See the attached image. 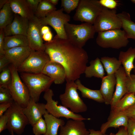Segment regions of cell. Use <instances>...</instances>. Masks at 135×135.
Listing matches in <instances>:
<instances>
[{"label": "cell", "mask_w": 135, "mask_h": 135, "mask_svg": "<svg viewBox=\"0 0 135 135\" xmlns=\"http://www.w3.org/2000/svg\"><path fill=\"white\" fill-rule=\"evenodd\" d=\"M44 51L49 56L50 60L60 64L64 68L66 82L75 81L84 73L88 56L82 48L56 35L51 41L44 43Z\"/></svg>", "instance_id": "6da1fadb"}, {"label": "cell", "mask_w": 135, "mask_h": 135, "mask_svg": "<svg viewBox=\"0 0 135 135\" xmlns=\"http://www.w3.org/2000/svg\"><path fill=\"white\" fill-rule=\"evenodd\" d=\"M20 76L28 88L30 97L36 102L39 101L41 93L49 89L54 82L51 78L42 73L22 72Z\"/></svg>", "instance_id": "7a4b0ae2"}, {"label": "cell", "mask_w": 135, "mask_h": 135, "mask_svg": "<svg viewBox=\"0 0 135 135\" xmlns=\"http://www.w3.org/2000/svg\"><path fill=\"white\" fill-rule=\"evenodd\" d=\"M64 28L67 39L82 48L88 40L94 38L96 32L93 25L86 22L79 24L68 22L65 25Z\"/></svg>", "instance_id": "3957f363"}, {"label": "cell", "mask_w": 135, "mask_h": 135, "mask_svg": "<svg viewBox=\"0 0 135 135\" xmlns=\"http://www.w3.org/2000/svg\"><path fill=\"white\" fill-rule=\"evenodd\" d=\"M9 66L12 80L8 88L14 102L22 108H25L28 106L30 98L29 90L19 76L17 68L11 64Z\"/></svg>", "instance_id": "277c9868"}, {"label": "cell", "mask_w": 135, "mask_h": 135, "mask_svg": "<svg viewBox=\"0 0 135 135\" xmlns=\"http://www.w3.org/2000/svg\"><path fill=\"white\" fill-rule=\"evenodd\" d=\"M98 33L96 42L100 46L104 48L118 49L126 46L129 40L123 30L116 29Z\"/></svg>", "instance_id": "5b68a950"}, {"label": "cell", "mask_w": 135, "mask_h": 135, "mask_svg": "<svg viewBox=\"0 0 135 135\" xmlns=\"http://www.w3.org/2000/svg\"><path fill=\"white\" fill-rule=\"evenodd\" d=\"M66 82L64 92L59 96L62 105L75 113L86 112L87 107L78 95L75 82Z\"/></svg>", "instance_id": "8992f818"}, {"label": "cell", "mask_w": 135, "mask_h": 135, "mask_svg": "<svg viewBox=\"0 0 135 135\" xmlns=\"http://www.w3.org/2000/svg\"><path fill=\"white\" fill-rule=\"evenodd\" d=\"M102 8L98 0H80L73 19L93 25Z\"/></svg>", "instance_id": "52a82bcc"}, {"label": "cell", "mask_w": 135, "mask_h": 135, "mask_svg": "<svg viewBox=\"0 0 135 135\" xmlns=\"http://www.w3.org/2000/svg\"><path fill=\"white\" fill-rule=\"evenodd\" d=\"M50 60L49 56L44 51L31 50L28 56L17 68V70L20 72L42 73L45 65Z\"/></svg>", "instance_id": "ba28073f"}, {"label": "cell", "mask_w": 135, "mask_h": 135, "mask_svg": "<svg viewBox=\"0 0 135 135\" xmlns=\"http://www.w3.org/2000/svg\"><path fill=\"white\" fill-rule=\"evenodd\" d=\"M54 94L52 90L49 89L44 92L43 98L46 101L45 108L50 114L58 118L63 117L67 119L75 120H89L90 118H86L80 114L72 112L62 105H58V101L52 98Z\"/></svg>", "instance_id": "9c48e42d"}, {"label": "cell", "mask_w": 135, "mask_h": 135, "mask_svg": "<svg viewBox=\"0 0 135 135\" xmlns=\"http://www.w3.org/2000/svg\"><path fill=\"white\" fill-rule=\"evenodd\" d=\"M93 26L96 32L122 28V23L116 10H110L102 7Z\"/></svg>", "instance_id": "30bf717a"}, {"label": "cell", "mask_w": 135, "mask_h": 135, "mask_svg": "<svg viewBox=\"0 0 135 135\" xmlns=\"http://www.w3.org/2000/svg\"><path fill=\"white\" fill-rule=\"evenodd\" d=\"M64 11L62 8L50 12L45 17L39 19L42 26L48 25L52 27L58 37L67 39L64 25L70 22V17L68 14L64 13Z\"/></svg>", "instance_id": "8fae6325"}, {"label": "cell", "mask_w": 135, "mask_h": 135, "mask_svg": "<svg viewBox=\"0 0 135 135\" xmlns=\"http://www.w3.org/2000/svg\"><path fill=\"white\" fill-rule=\"evenodd\" d=\"M10 111L7 125L11 134L14 132L20 135L24 132L26 126L29 124L28 120L22 110V108L14 102L10 107Z\"/></svg>", "instance_id": "7c38bea8"}, {"label": "cell", "mask_w": 135, "mask_h": 135, "mask_svg": "<svg viewBox=\"0 0 135 135\" xmlns=\"http://www.w3.org/2000/svg\"><path fill=\"white\" fill-rule=\"evenodd\" d=\"M42 26L40 19L35 16L29 20L26 37L28 46L31 50L44 51V43L40 31Z\"/></svg>", "instance_id": "4fadbf2b"}, {"label": "cell", "mask_w": 135, "mask_h": 135, "mask_svg": "<svg viewBox=\"0 0 135 135\" xmlns=\"http://www.w3.org/2000/svg\"><path fill=\"white\" fill-rule=\"evenodd\" d=\"M22 110L27 118L29 124L32 126L47 112L45 104L36 102L31 97L28 106L22 108Z\"/></svg>", "instance_id": "5bb4252c"}, {"label": "cell", "mask_w": 135, "mask_h": 135, "mask_svg": "<svg viewBox=\"0 0 135 135\" xmlns=\"http://www.w3.org/2000/svg\"><path fill=\"white\" fill-rule=\"evenodd\" d=\"M42 73L47 76L56 84L63 83L66 80V73L64 67L60 64L50 60L44 66Z\"/></svg>", "instance_id": "9a60e30c"}, {"label": "cell", "mask_w": 135, "mask_h": 135, "mask_svg": "<svg viewBox=\"0 0 135 135\" xmlns=\"http://www.w3.org/2000/svg\"><path fill=\"white\" fill-rule=\"evenodd\" d=\"M31 50L28 46L15 47L6 50L4 56L10 64L17 68L28 57Z\"/></svg>", "instance_id": "2e32d148"}, {"label": "cell", "mask_w": 135, "mask_h": 135, "mask_svg": "<svg viewBox=\"0 0 135 135\" xmlns=\"http://www.w3.org/2000/svg\"><path fill=\"white\" fill-rule=\"evenodd\" d=\"M115 74L116 88L110 104L111 109L127 93L126 80L127 76L123 67L121 66Z\"/></svg>", "instance_id": "e0dca14e"}, {"label": "cell", "mask_w": 135, "mask_h": 135, "mask_svg": "<svg viewBox=\"0 0 135 135\" xmlns=\"http://www.w3.org/2000/svg\"><path fill=\"white\" fill-rule=\"evenodd\" d=\"M29 20L14 14L12 22L4 29V36L15 35L27 36Z\"/></svg>", "instance_id": "ac0fdd59"}, {"label": "cell", "mask_w": 135, "mask_h": 135, "mask_svg": "<svg viewBox=\"0 0 135 135\" xmlns=\"http://www.w3.org/2000/svg\"><path fill=\"white\" fill-rule=\"evenodd\" d=\"M60 128L59 135H88L89 133L83 120L71 119Z\"/></svg>", "instance_id": "d6986e66"}, {"label": "cell", "mask_w": 135, "mask_h": 135, "mask_svg": "<svg viewBox=\"0 0 135 135\" xmlns=\"http://www.w3.org/2000/svg\"><path fill=\"white\" fill-rule=\"evenodd\" d=\"M100 90L103 97L104 102L110 104L113 97L114 88L116 84L115 74L104 76L102 78Z\"/></svg>", "instance_id": "ffe728a7"}, {"label": "cell", "mask_w": 135, "mask_h": 135, "mask_svg": "<svg viewBox=\"0 0 135 135\" xmlns=\"http://www.w3.org/2000/svg\"><path fill=\"white\" fill-rule=\"evenodd\" d=\"M8 2L14 14L29 20L35 16L26 0H9Z\"/></svg>", "instance_id": "44dd1931"}, {"label": "cell", "mask_w": 135, "mask_h": 135, "mask_svg": "<svg viewBox=\"0 0 135 135\" xmlns=\"http://www.w3.org/2000/svg\"><path fill=\"white\" fill-rule=\"evenodd\" d=\"M128 120V117L124 114L118 113L110 115L107 121L101 125L100 130L105 134L107 130L110 128H116L122 126L126 128Z\"/></svg>", "instance_id": "7402d4cb"}, {"label": "cell", "mask_w": 135, "mask_h": 135, "mask_svg": "<svg viewBox=\"0 0 135 135\" xmlns=\"http://www.w3.org/2000/svg\"><path fill=\"white\" fill-rule=\"evenodd\" d=\"M135 58V48L130 47L126 52L120 51L118 60L123 65L126 76L130 77V72L134 68V62Z\"/></svg>", "instance_id": "603a6c76"}, {"label": "cell", "mask_w": 135, "mask_h": 135, "mask_svg": "<svg viewBox=\"0 0 135 135\" xmlns=\"http://www.w3.org/2000/svg\"><path fill=\"white\" fill-rule=\"evenodd\" d=\"M46 125V131L44 135H58V129L65 124L64 120L58 118L47 112L44 115Z\"/></svg>", "instance_id": "cb8c5ba5"}, {"label": "cell", "mask_w": 135, "mask_h": 135, "mask_svg": "<svg viewBox=\"0 0 135 135\" xmlns=\"http://www.w3.org/2000/svg\"><path fill=\"white\" fill-rule=\"evenodd\" d=\"M90 63V65L86 67L84 71L86 77H94L102 79L104 76V69L100 59L97 57Z\"/></svg>", "instance_id": "d4e9b609"}, {"label": "cell", "mask_w": 135, "mask_h": 135, "mask_svg": "<svg viewBox=\"0 0 135 135\" xmlns=\"http://www.w3.org/2000/svg\"><path fill=\"white\" fill-rule=\"evenodd\" d=\"M117 15L122 21V28L128 38L135 40V23L131 20L130 14L123 11L117 14Z\"/></svg>", "instance_id": "484cf974"}, {"label": "cell", "mask_w": 135, "mask_h": 135, "mask_svg": "<svg viewBox=\"0 0 135 135\" xmlns=\"http://www.w3.org/2000/svg\"><path fill=\"white\" fill-rule=\"evenodd\" d=\"M77 89L81 92L82 97L92 99L99 103L104 102V100L100 90H92L84 86L78 79L75 82Z\"/></svg>", "instance_id": "4316f807"}, {"label": "cell", "mask_w": 135, "mask_h": 135, "mask_svg": "<svg viewBox=\"0 0 135 135\" xmlns=\"http://www.w3.org/2000/svg\"><path fill=\"white\" fill-rule=\"evenodd\" d=\"M135 103V93L126 94L111 110L110 115L123 111Z\"/></svg>", "instance_id": "83f0119b"}, {"label": "cell", "mask_w": 135, "mask_h": 135, "mask_svg": "<svg viewBox=\"0 0 135 135\" xmlns=\"http://www.w3.org/2000/svg\"><path fill=\"white\" fill-rule=\"evenodd\" d=\"M4 42L5 50L17 47L28 46L27 37L20 35L4 36Z\"/></svg>", "instance_id": "f1b7e54d"}, {"label": "cell", "mask_w": 135, "mask_h": 135, "mask_svg": "<svg viewBox=\"0 0 135 135\" xmlns=\"http://www.w3.org/2000/svg\"><path fill=\"white\" fill-rule=\"evenodd\" d=\"M100 60L107 75L115 74L121 66L118 60L114 57L103 56L101 58Z\"/></svg>", "instance_id": "f546056e"}, {"label": "cell", "mask_w": 135, "mask_h": 135, "mask_svg": "<svg viewBox=\"0 0 135 135\" xmlns=\"http://www.w3.org/2000/svg\"><path fill=\"white\" fill-rule=\"evenodd\" d=\"M14 15L8 1L0 9V29H4L11 24L14 20Z\"/></svg>", "instance_id": "4dcf8cb0"}, {"label": "cell", "mask_w": 135, "mask_h": 135, "mask_svg": "<svg viewBox=\"0 0 135 135\" xmlns=\"http://www.w3.org/2000/svg\"><path fill=\"white\" fill-rule=\"evenodd\" d=\"M56 10L55 6L52 4L48 0H41L34 16L39 19L42 18L50 12Z\"/></svg>", "instance_id": "1f68e13d"}, {"label": "cell", "mask_w": 135, "mask_h": 135, "mask_svg": "<svg viewBox=\"0 0 135 135\" xmlns=\"http://www.w3.org/2000/svg\"><path fill=\"white\" fill-rule=\"evenodd\" d=\"M12 80V74L9 66L0 72V87L8 88Z\"/></svg>", "instance_id": "d6a6232c"}, {"label": "cell", "mask_w": 135, "mask_h": 135, "mask_svg": "<svg viewBox=\"0 0 135 135\" xmlns=\"http://www.w3.org/2000/svg\"><path fill=\"white\" fill-rule=\"evenodd\" d=\"M32 126L33 132L34 135H44L46 132V123L42 117Z\"/></svg>", "instance_id": "836d02e7"}, {"label": "cell", "mask_w": 135, "mask_h": 135, "mask_svg": "<svg viewBox=\"0 0 135 135\" xmlns=\"http://www.w3.org/2000/svg\"><path fill=\"white\" fill-rule=\"evenodd\" d=\"M80 0H62L61 6L67 14L76 8Z\"/></svg>", "instance_id": "e575fe53"}, {"label": "cell", "mask_w": 135, "mask_h": 135, "mask_svg": "<svg viewBox=\"0 0 135 135\" xmlns=\"http://www.w3.org/2000/svg\"><path fill=\"white\" fill-rule=\"evenodd\" d=\"M14 102L8 88L0 87V104H12Z\"/></svg>", "instance_id": "d590c367"}, {"label": "cell", "mask_w": 135, "mask_h": 135, "mask_svg": "<svg viewBox=\"0 0 135 135\" xmlns=\"http://www.w3.org/2000/svg\"><path fill=\"white\" fill-rule=\"evenodd\" d=\"M10 107L4 114L0 117V133L7 128V125L8 121L10 111Z\"/></svg>", "instance_id": "8d00e7d4"}, {"label": "cell", "mask_w": 135, "mask_h": 135, "mask_svg": "<svg viewBox=\"0 0 135 135\" xmlns=\"http://www.w3.org/2000/svg\"><path fill=\"white\" fill-rule=\"evenodd\" d=\"M127 93H135V76L131 74L130 77H127L126 80Z\"/></svg>", "instance_id": "74e56055"}, {"label": "cell", "mask_w": 135, "mask_h": 135, "mask_svg": "<svg viewBox=\"0 0 135 135\" xmlns=\"http://www.w3.org/2000/svg\"><path fill=\"white\" fill-rule=\"evenodd\" d=\"M99 2L101 6L110 10H116L118 3L115 0H100Z\"/></svg>", "instance_id": "f35d334b"}, {"label": "cell", "mask_w": 135, "mask_h": 135, "mask_svg": "<svg viewBox=\"0 0 135 135\" xmlns=\"http://www.w3.org/2000/svg\"><path fill=\"white\" fill-rule=\"evenodd\" d=\"M126 129L128 135H135V117L128 118Z\"/></svg>", "instance_id": "ab89813d"}, {"label": "cell", "mask_w": 135, "mask_h": 135, "mask_svg": "<svg viewBox=\"0 0 135 135\" xmlns=\"http://www.w3.org/2000/svg\"><path fill=\"white\" fill-rule=\"evenodd\" d=\"M4 29H0V58L4 56L5 50L4 49Z\"/></svg>", "instance_id": "60d3db41"}, {"label": "cell", "mask_w": 135, "mask_h": 135, "mask_svg": "<svg viewBox=\"0 0 135 135\" xmlns=\"http://www.w3.org/2000/svg\"><path fill=\"white\" fill-rule=\"evenodd\" d=\"M118 113L126 115L128 118L135 117V103L124 111Z\"/></svg>", "instance_id": "b9f144b4"}, {"label": "cell", "mask_w": 135, "mask_h": 135, "mask_svg": "<svg viewBox=\"0 0 135 135\" xmlns=\"http://www.w3.org/2000/svg\"><path fill=\"white\" fill-rule=\"evenodd\" d=\"M41 0H26L32 10L35 14L38 4Z\"/></svg>", "instance_id": "7bdbcfd3"}, {"label": "cell", "mask_w": 135, "mask_h": 135, "mask_svg": "<svg viewBox=\"0 0 135 135\" xmlns=\"http://www.w3.org/2000/svg\"><path fill=\"white\" fill-rule=\"evenodd\" d=\"M10 62L4 56L0 58V72L8 66Z\"/></svg>", "instance_id": "ee69618b"}, {"label": "cell", "mask_w": 135, "mask_h": 135, "mask_svg": "<svg viewBox=\"0 0 135 135\" xmlns=\"http://www.w3.org/2000/svg\"><path fill=\"white\" fill-rule=\"evenodd\" d=\"M12 104L10 103H3L0 104V117L4 114L11 106Z\"/></svg>", "instance_id": "f6af8a7d"}, {"label": "cell", "mask_w": 135, "mask_h": 135, "mask_svg": "<svg viewBox=\"0 0 135 135\" xmlns=\"http://www.w3.org/2000/svg\"><path fill=\"white\" fill-rule=\"evenodd\" d=\"M52 37V34L50 31L42 36L43 40L46 42L51 41L53 39Z\"/></svg>", "instance_id": "bcb514c9"}, {"label": "cell", "mask_w": 135, "mask_h": 135, "mask_svg": "<svg viewBox=\"0 0 135 135\" xmlns=\"http://www.w3.org/2000/svg\"><path fill=\"white\" fill-rule=\"evenodd\" d=\"M109 135H128L126 128L122 126L120 128L118 132L116 134L111 133Z\"/></svg>", "instance_id": "7dc6e473"}, {"label": "cell", "mask_w": 135, "mask_h": 135, "mask_svg": "<svg viewBox=\"0 0 135 135\" xmlns=\"http://www.w3.org/2000/svg\"><path fill=\"white\" fill-rule=\"evenodd\" d=\"M88 131L89 133L88 135H107L103 133L100 130H96L92 129H89Z\"/></svg>", "instance_id": "c3c4849f"}, {"label": "cell", "mask_w": 135, "mask_h": 135, "mask_svg": "<svg viewBox=\"0 0 135 135\" xmlns=\"http://www.w3.org/2000/svg\"><path fill=\"white\" fill-rule=\"evenodd\" d=\"M50 31L49 27L46 26H42L41 27L40 30L41 32L42 36Z\"/></svg>", "instance_id": "681fc988"}, {"label": "cell", "mask_w": 135, "mask_h": 135, "mask_svg": "<svg viewBox=\"0 0 135 135\" xmlns=\"http://www.w3.org/2000/svg\"><path fill=\"white\" fill-rule=\"evenodd\" d=\"M9 0H0V9H1L3 6L7 3Z\"/></svg>", "instance_id": "f907efd6"}, {"label": "cell", "mask_w": 135, "mask_h": 135, "mask_svg": "<svg viewBox=\"0 0 135 135\" xmlns=\"http://www.w3.org/2000/svg\"><path fill=\"white\" fill-rule=\"evenodd\" d=\"M48 1L52 4L55 6L58 4V0H48Z\"/></svg>", "instance_id": "816d5d0a"}, {"label": "cell", "mask_w": 135, "mask_h": 135, "mask_svg": "<svg viewBox=\"0 0 135 135\" xmlns=\"http://www.w3.org/2000/svg\"><path fill=\"white\" fill-rule=\"evenodd\" d=\"M134 68L133 69V72H134V74L135 76V63L134 64Z\"/></svg>", "instance_id": "f5cc1de1"}, {"label": "cell", "mask_w": 135, "mask_h": 135, "mask_svg": "<svg viewBox=\"0 0 135 135\" xmlns=\"http://www.w3.org/2000/svg\"><path fill=\"white\" fill-rule=\"evenodd\" d=\"M130 1L132 3L135 4V0H131Z\"/></svg>", "instance_id": "db71d44e"}]
</instances>
